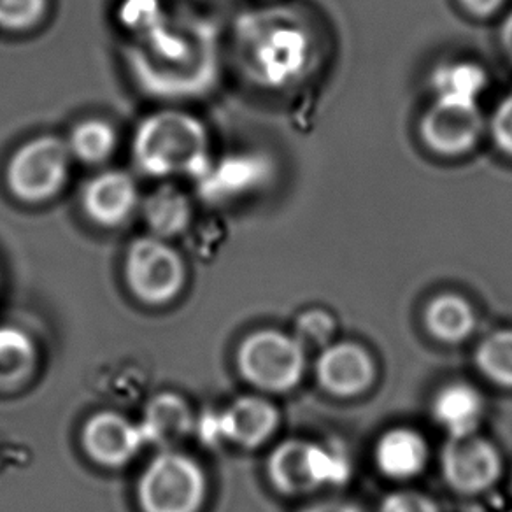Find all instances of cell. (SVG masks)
Segmentation results:
<instances>
[{
	"label": "cell",
	"mask_w": 512,
	"mask_h": 512,
	"mask_svg": "<svg viewBox=\"0 0 512 512\" xmlns=\"http://www.w3.org/2000/svg\"><path fill=\"white\" fill-rule=\"evenodd\" d=\"M130 71L144 92L160 99L204 95L218 78V37L197 18H151L137 30L127 53Z\"/></svg>",
	"instance_id": "obj_1"
},
{
	"label": "cell",
	"mask_w": 512,
	"mask_h": 512,
	"mask_svg": "<svg viewBox=\"0 0 512 512\" xmlns=\"http://www.w3.org/2000/svg\"><path fill=\"white\" fill-rule=\"evenodd\" d=\"M132 153L137 167L151 178L200 179L211 165L204 123L176 109L146 116L137 127Z\"/></svg>",
	"instance_id": "obj_2"
},
{
	"label": "cell",
	"mask_w": 512,
	"mask_h": 512,
	"mask_svg": "<svg viewBox=\"0 0 512 512\" xmlns=\"http://www.w3.org/2000/svg\"><path fill=\"white\" fill-rule=\"evenodd\" d=\"M239 55L258 85L285 88L306 74L313 39L300 23L283 16H246L239 23Z\"/></svg>",
	"instance_id": "obj_3"
},
{
	"label": "cell",
	"mask_w": 512,
	"mask_h": 512,
	"mask_svg": "<svg viewBox=\"0 0 512 512\" xmlns=\"http://www.w3.org/2000/svg\"><path fill=\"white\" fill-rule=\"evenodd\" d=\"M71 151L57 136H39L22 144L9 158L6 185L16 199L39 204L60 193L69 178Z\"/></svg>",
	"instance_id": "obj_4"
},
{
	"label": "cell",
	"mask_w": 512,
	"mask_h": 512,
	"mask_svg": "<svg viewBox=\"0 0 512 512\" xmlns=\"http://www.w3.org/2000/svg\"><path fill=\"white\" fill-rule=\"evenodd\" d=\"M137 495L144 512H197L206 497V476L190 456L164 451L144 470Z\"/></svg>",
	"instance_id": "obj_5"
},
{
	"label": "cell",
	"mask_w": 512,
	"mask_h": 512,
	"mask_svg": "<svg viewBox=\"0 0 512 512\" xmlns=\"http://www.w3.org/2000/svg\"><path fill=\"white\" fill-rule=\"evenodd\" d=\"M242 376L264 392H290L306 369L304 346L295 337L262 330L249 335L237 353Z\"/></svg>",
	"instance_id": "obj_6"
},
{
	"label": "cell",
	"mask_w": 512,
	"mask_h": 512,
	"mask_svg": "<svg viewBox=\"0 0 512 512\" xmlns=\"http://www.w3.org/2000/svg\"><path fill=\"white\" fill-rule=\"evenodd\" d=\"M267 469L272 484L286 495H304L349 477V462L339 449L297 439L274 449Z\"/></svg>",
	"instance_id": "obj_7"
},
{
	"label": "cell",
	"mask_w": 512,
	"mask_h": 512,
	"mask_svg": "<svg viewBox=\"0 0 512 512\" xmlns=\"http://www.w3.org/2000/svg\"><path fill=\"white\" fill-rule=\"evenodd\" d=\"M125 276L137 299L151 306L171 302L185 283V264L178 251L164 239L150 235L130 244Z\"/></svg>",
	"instance_id": "obj_8"
},
{
	"label": "cell",
	"mask_w": 512,
	"mask_h": 512,
	"mask_svg": "<svg viewBox=\"0 0 512 512\" xmlns=\"http://www.w3.org/2000/svg\"><path fill=\"white\" fill-rule=\"evenodd\" d=\"M484 116L477 100L435 97L420 121L423 143L442 157H462L483 137Z\"/></svg>",
	"instance_id": "obj_9"
},
{
	"label": "cell",
	"mask_w": 512,
	"mask_h": 512,
	"mask_svg": "<svg viewBox=\"0 0 512 512\" xmlns=\"http://www.w3.org/2000/svg\"><path fill=\"white\" fill-rule=\"evenodd\" d=\"M442 472L456 491L479 493L497 481L500 456L490 442L474 435L451 439L442 451Z\"/></svg>",
	"instance_id": "obj_10"
},
{
	"label": "cell",
	"mask_w": 512,
	"mask_h": 512,
	"mask_svg": "<svg viewBox=\"0 0 512 512\" xmlns=\"http://www.w3.org/2000/svg\"><path fill=\"white\" fill-rule=\"evenodd\" d=\"M146 442L141 425L116 413H99L86 421L83 446L88 456L106 467H121Z\"/></svg>",
	"instance_id": "obj_11"
},
{
	"label": "cell",
	"mask_w": 512,
	"mask_h": 512,
	"mask_svg": "<svg viewBox=\"0 0 512 512\" xmlns=\"http://www.w3.org/2000/svg\"><path fill=\"white\" fill-rule=\"evenodd\" d=\"M81 206L86 216L97 225L118 227L139 206L137 183L125 171L100 172L83 188Z\"/></svg>",
	"instance_id": "obj_12"
},
{
	"label": "cell",
	"mask_w": 512,
	"mask_h": 512,
	"mask_svg": "<svg viewBox=\"0 0 512 512\" xmlns=\"http://www.w3.org/2000/svg\"><path fill=\"white\" fill-rule=\"evenodd\" d=\"M316 372L321 386L337 397L360 395L376 377L369 353L353 342H337L323 349Z\"/></svg>",
	"instance_id": "obj_13"
},
{
	"label": "cell",
	"mask_w": 512,
	"mask_h": 512,
	"mask_svg": "<svg viewBox=\"0 0 512 512\" xmlns=\"http://www.w3.org/2000/svg\"><path fill=\"white\" fill-rule=\"evenodd\" d=\"M279 414L269 400L246 395L234 400L218 420L221 437L241 448H258L278 428Z\"/></svg>",
	"instance_id": "obj_14"
},
{
	"label": "cell",
	"mask_w": 512,
	"mask_h": 512,
	"mask_svg": "<svg viewBox=\"0 0 512 512\" xmlns=\"http://www.w3.org/2000/svg\"><path fill=\"white\" fill-rule=\"evenodd\" d=\"M271 174V162L262 155H235L209 165L202 176V190L214 199L244 195L262 185Z\"/></svg>",
	"instance_id": "obj_15"
},
{
	"label": "cell",
	"mask_w": 512,
	"mask_h": 512,
	"mask_svg": "<svg viewBox=\"0 0 512 512\" xmlns=\"http://www.w3.org/2000/svg\"><path fill=\"white\" fill-rule=\"evenodd\" d=\"M427 460V442L411 428H393L377 442V467L390 479L406 481L418 476Z\"/></svg>",
	"instance_id": "obj_16"
},
{
	"label": "cell",
	"mask_w": 512,
	"mask_h": 512,
	"mask_svg": "<svg viewBox=\"0 0 512 512\" xmlns=\"http://www.w3.org/2000/svg\"><path fill=\"white\" fill-rule=\"evenodd\" d=\"M432 413L451 439H463L476 432L483 416V400L469 384H448L435 395Z\"/></svg>",
	"instance_id": "obj_17"
},
{
	"label": "cell",
	"mask_w": 512,
	"mask_h": 512,
	"mask_svg": "<svg viewBox=\"0 0 512 512\" xmlns=\"http://www.w3.org/2000/svg\"><path fill=\"white\" fill-rule=\"evenodd\" d=\"M192 427V409L174 393H162L151 399L141 421L144 439L157 446H172L183 441Z\"/></svg>",
	"instance_id": "obj_18"
},
{
	"label": "cell",
	"mask_w": 512,
	"mask_h": 512,
	"mask_svg": "<svg viewBox=\"0 0 512 512\" xmlns=\"http://www.w3.org/2000/svg\"><path fill=\"white\" fill-rule=\"evenodd\" d=\"M192 202L178 186H158L143 202V216L151 235L167 239L181 235L192 223Z\"/></svg>",
	"instance_id": "obj_19"
},
{
	"label": "cell",
	"mask_w": 512,
	"mask_h": 512,
	"mask_svg": "<svg viewBox=\"0 0 512 512\" xmlns=\"http://www.w3.org/2000/svg\"><path fill=\"white\" fill-rule=\"evenodd\" d=\"M425 323L435 339L456 344L469 337L476 325V316L463 297L455 293H444L428 304Z\"/></svg>",
	"instance_id": "obj_20"
},
{
	"label": "cell",
	"mask_w": 512,
	"mask_h": 512,
	"mask_svg": "<svg viewBox=\"0 0 512 512\" xmlns=\"http://www.w3.org/2000/svg\"><path fill=\"white\" fill-rule=\"evenodd\" d=\"M116 143L118 136L113 125L99 118L79 121L67 139L72 157L88 165L102 164L113 157Z\"/></svg>",
	"instance_id": "obj_21"
},
{
	"label": "cell",
	"mask_w": 512,
	"mask_h": 512,
	"mask_svg": "<svg viewBox=\"0 0 512 512\" xmlns=\"http://www.w3.org/2000/svg\"><path fill=\"white\" fill-rule=\"evenodd\" d=\"M37 353L29 335L18 328H0V386H15L32 374Z\"/></svg>",
	"instance_id": "obj_22"
},
{
	"label": "cell",
	"mask_w": 512,
	"mask_h": 512,
	"mask_svg": "<svg viewBox=\"0 0 512 512\" xmlns=\"http://www.w3.org/2000/svg\"><path fill=\"white\" fill-rule=\"evenodd\" d=\"M486 85V71L474 62H448L432 74L435 97L477 100Z\"/></svg>",
	"instance_id": "obj_23"
},
{
	"label": "cell",
	"mask_w": 512,
	"mask_h": 512,
	"mask_svg": "<svg viewBox=\"0 0 512 512\" xmlns=\"http://www.w3.org/2000/svg\"><path fill=\"white\" fill-rule=\"evenodd\" d=\"M476 362L490 381L512 388V330H500L486 337L477 349Z\"/></svg>",
	"instance_id": "obj_24"
},
{
	"label": "cell",
	"mask_w": 512,
	"mask_h": 512,
	"mask_svg": "<svg viewBox=\"0 0 512 512\" xmlns=\"http://www.w3.org/2000/svg\"><path fill=\"white\" fill-rule=\"evenodd\" d=\"M48 0H0V29L27 30L41 22Z\"/></svg>",
	"instance_id": "obj_25"
},
{
	"label": "cell",
	"mask_w": 512,
	"mask_h": 512,
	"mask_svg": "<svg viewBox=\"0 0 512 512\" xmlns=\"http://www.w3.org/2000/svg\"><path fill=\"white\" fill-rule=\"evenodd\" d=\"M335 323L332 316H328L323 311H309L302 314L297 321V341L304 344H314V346H327L328 341L334 335Z\"/></svg>",
	"instance_id": "obj_26"
},
{
	"label": "cell",
	"mask_w": 512,
	"mask_h": 512,
	"mask_svg": "<svg viewBox=\"0 0 512 512\" xmlns=\"http://www.w3.org/2000/svg\"><path fill=\"white\" fill-rule=\"evenodd\" d=\"M490 132L498 150L512 157V92L498 104L491 116Z\"/></svg>",
	"instance_id": "obj_27"
},
{
	"label": "cell",
	"mask_w": 512,
	"mask_h": 512,
	"mask_svg": "<svg viewBox=\"0 0 512 512\" xmlns=\"http://www.w3.org/2000/svg\"><path fill=\"white\" fill-rule=\"evenodd\" d=\"M381 512H437V507L420 493H395L384 500Z\"/></svg>",
	"instance_id": "obj_28"
},
{
	"label": "cell",
	"mask_w": 512,
	"mask_h": 512,
	"mask_svg": "<svg viewBox=\"0 0 512 512\" xmlns=\"http://www.w3.org/2000/svg\"><path fill=\"white\" fill-rule=\"evenodd\" d=\"M458 2L470 15L486 18V16L495 15L498 9L502 8L505 0H458Z\"/></svg>",
	"instance_id": "obj_29"
},
{
	"label": "cell",
	"mask_w": 512,
	"mask_h": 512,
	"mask_svg": "<svg viewBox=\"0 0 512 512\" xmlns=\"http://www.w3.org/2000/svg\"><path fill=\"white\" fill-rule=\"evenodd\" d=\"M302 512H362L356 505L341 500H325L320 504L309 505Z\"/></svg>",
	"instance_id": "obj_30"
},
{
	"label": "cell",
	"mask_w": 512,
	"mask_h": 512,
	"mask_svg": "<svg viewBox=\"0 0 512 512\" xmlns=\"http://www.w3.org/2000/svg\"><path fill=\"white\" fill-rule=\"evenodd\" d=\"M500 39H502V46H504L505 53H507L512 60V13L505 18L502 30H500Z\"/></svg>",
	"instance_id": "obj_31"
}]
</instances>
